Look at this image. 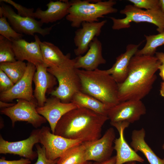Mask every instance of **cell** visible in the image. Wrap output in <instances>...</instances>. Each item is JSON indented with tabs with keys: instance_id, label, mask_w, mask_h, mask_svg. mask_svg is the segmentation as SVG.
<instances>
[{
	"instance_id": "obj_6",
	"label": "cell",
	"mask_w": 164,
	"mask_h": 164,
	"mask_svg": "<svg viewBox=\"0 0 164 164\" xmlns=\"http://www.w3.org/2000/svg\"><path fill=\"white\" fill-rule=\"evenodd\" d=\"M47 70L55 77L59 83L58 87L50 91V94L63 103L71 102L73 96L80 91L81 88L80 78L74 67H50Z\"/></svg>"
},
{
	"instance_id": "obj_10",
	"label": "cell",
	"mask_w": 164,
	"mask_h": 164,
	"mask_svg": "<svg viewBox=\"0 0 164 164\" xmlns=\"http://www.w3.org/2000/svg\"><path fill=\"white\" fill-rule=\"evenodd\" d=\"M115 139L114 130L113 128H110L99 138L82 143L86 160L102 162L110 158L114 150L113 144Z\"/></svg>"
},
{
	"instance_id": "obj_29",
	"label": "cell",
	"mask_w": 164,
	"mask_h": 164,
	"mask_svg": "<svg viewBox=\"0 0 164 164\" xmlns=\"http://www.w3.org/2000/svg\"><path fill=\"white\" fill-rule=\"evenodd\" d=\"M7 19L4 16L0 18V35L10 40L22 39L23 34L15 30L7 21Z\"/></svg>"
},
{
	"instance_id": "obj_21",
	"label": "cell",
	"mask_w": 164,
	"mask_h": 164,
	"mask_svg": "<svg viewBox=\"0 0 164 164\" xmlns=\"http://www.w3.org/2000/svg\"><path fill=\"white\" fill-rule=\"evenodd\" d=\"M128 45L125 53L116 58V61L112 67L106 70L118 84L123 83L127 77L129 64L132 57L134 56L138 48L142 43Z\"/></svg>"
},
{
	"instance_id": "obj_32",
	"label": "cell",
	"mask_w": 164,
	"mask_h": 164,
	"mask_svg": "<svg viewBox=\"0 0 164 164\" xmlns=\"http://www.w3.org/2000/svg\"><path fill=\"white\" fill-rule=\"evenodd\" d=\"M37 153V159L34 164H56L58 159L51 160L48 159L46 156L45 149L43 146H41L39 144L36 145Z\"/></svg>"
},
{
	"instance_id": "obj_2",
	"label": "cell",
	"mask_w": 164,
	"mask_h": 164,
	"mask_svg": "<svg viewBox=\"0 0 164 164\" xmlns=\"http://www.w3.org/2000/svg\"><path fill=\"white\" fill-rule=\"evenodd\" d=\"M107 116L84 108H77L64 114L57 123L54 134L84 142L101 137Z\"/></svg>"
},
{
	"instance_id": "obj_18",
	"label": "cell",
	"mask_w": 164,
	"mask_h": 164,
	"mask_svg": "<svg viewBox=\"0 0 164 164\" xmlns=\"http://www.w3.org/2000/svg\"><path fill=\"white\" fill-rule=\"evenodd\" d=\"M102 44L97 37H95L89 46V49L84 56H77L74 59L75 69H82L87 71H93L106 61L102 56Z\"/></svg>"
},
{
	"instance_id": "obj_14",
	"label": "cell",
	"mask_w": 164,
	"mask_h": 164,
	"mask_svg": "<svg viewBox=\"0 0 164 164\" xmlns=\"http://www.w3.org/2000/svg\"><path fill=\"white\" fill-rule=\"evenodd\" d=\"M78 108L73 102L64 103L56 97L47 98L44 105L37 107L38 113L48 121L52 133L54 134L56 125L61 117L66 113Z\"/></svg>"
},
{
	"instance_id": "obj_20",
	"label": "cell",
	"mask_w": 164,
	"mask_h": 164,
	"mask_svg": "<svg viewBox=\"0 0 164 164\" xmlns=\"http://www.w3.org/2000/svg\"><path fill=\"white\" fill-rule=\"evenodd\" d=\"M36 67L33 79L35 85L33 95L38 107H42L47 99L46 96L47 91L51 89L56 85V78L48 71L47 68L43 64Z\"/></svg>"
},
{
	"instance_id": "obj_5",
	"label": "cell",
	"mask_w": 164,
	"mask_h": 164,
	"mask_svg": "<svg viewBox=\"0 0 164 164\" xmlns=\"http://www.w3.org/2000/svg\"><path fill=\"white\" fill-rule=\"evenodd\" d=\"M120 14L125 17L117 19L110 17L113 22L112 29L119 30L129 28L132 22H146L153 24L157 27L159 33L164 31V14L159 9L156 10H144L134 5H128L120 11Z\"/></svg>"
},
{
	"instance_id": "obj_31",
	"label": "cell",
	"mask_w": 164,
	"mask_h": 164,
	"mask_svg": "<svg viewBox=\"0 0 164 164\" xmlns=\"http://www.w3.org/2000/svg\"><path fill=\"white\" fill-rule=\"evenodd\" d=\"M0 1V2L9 4L13 6L17 10V14L19 15L35 18L34 9L33 8H27L12 0H1Z\"/></svg>"
},
{
	"instance_id": "obj_37",
	"label": "cell",
	"mask_w": 164,
	"mask_h": 164,
	"mask_svg": "<svg viewBox=\"0 0 164 164\" xmlns=\"http://www.w3.org/2000/svg\"><path fill=\"white\" fill-rule=\"evenodd\" d=\"M15 104L13 103H8L1 101H0V108L1 109L9 108L13 106Z\"/></svg>"
},
{
	"instance_id": "obj_11",
	"label": "cell",
	"mask_w": 164,
	"mask_h": 164,
	"mask_svg": "<svg viewBox=\"0 0 164 164\" xmlns=\"http://www.w3.org/2000/svg\"><path fill=\"white\" fill-rule=\"evenodd\" d=\"M36 70L35 65L28 62L26 71L22 78L10 89L0 93V101L8 102L17 99L37 102L33 94L32 87Z\"/></svg>"
},
{
	"instance_id": "obj_1",
	"label": "cell",
	"mask_w": 164,
	"mask_h": 164,
	"mask_svg": "<svg viewBox=\"0 0 164 164\" xmlns=\"http://www.w3.org/2000/svg\"><path fill=\"white\" fill-rule=\"evenodd\" d=\"M161 64L155 56L135 55L131 59L127 77L118 84L120 102L141 100L150 93L156 79L155 73Z\"/></svg>"
},
{
	"instance_id": "obj_30",
	"label": "cell",
	"mask_w": 164,
	"mask_h": 164,
	"mask_svg": "<svg viewBox=\"0 0 164 164\" xmlns=\"http://www.w3.org/2000/svg\"><path fill=\"white\" fill-rule=\"evenodd\" d=\"M137 8L146 10H156L159 9V0H129Z\"/></svg>"
},
{
	"instance_id": "obj_35",
	"label": "cell",
	"mask_w": 164,
	"mask_h": 164,
	"mask_svg": "<svg viewBox=\"0 0 164 164\" xmlns=\"http://www.w3.org/2000/svg\"><path fill=\"white\" fill-rule=\"evenodd\" d=\"M116 156L111 157L108 159L102 162H94L92 164H115L116 162Z\"/></svg>"
},
{
	"instance_id": "obj_7",
	"label": "cell",
	"mask_w": 164,
	"mask_h": 164,
	"mask_svg": "<svg viewBox=\"0 0 164 164\" xmlns=\"http://www.w3.org/2000/svg\"><path fill=\"white\" fill-rule=\"evenodd\" d=\"M5 17L14 29L17 32L35 36L36 33L43 36L50 34L54 24L50 27L43 28L40 21L35 18L24 17L16 13L11 6L2 4L0 6V17Z\"/></svg>"
},
{
	"instance_id": "obj_19",
	"label": "cell",
	"mask_w": 164,
	"mask_h": 164,
	"mask_svg": "<svg viewBox=\"0 0 164 164\" xmlns=\"http://www.w3.org/2000/svg\"><path fill=\"white\" fill-rule=\"evenodd\" d=\"M43 64L47 68L53 67H73L75 60L70 55H64L60 48L53 43L46 41L40 42Z\"/></svg>"
},
{
	"instance_id": "obj_8",
	"label": "cell",
	"mask_w": 164,
	"mask_h": 164,
	"mask_svg": "<svg viewBox=\"0 0 164 164\" xmlns=\"http://www.w3.org/2000/svg\"><path fill=\"white\" fill-rule=\"evenodd\" d=\"M37 107L36 102L19 99L13 106L1 109L0 112L9 118L13 127L17 121H25L37 128L47 121L38 113Z\"/></svg>"
},
{
	"instance_id": "obj_3",
	"label": "cell",
	"mask_w": 164,
	"mask_h": 164,
	"mask_svg": "<svg viewBox=\"0 0 164 164\" xmlns=\"http://www.w3.org/2000/svg\"><path fill=\"white\" fill-rule=\"evenodd\" d=\"M75 69L80 81V91L97 99L109 108L120 103L118 84L106 70Z\"/></svg>"
},
{
	"instance_id": "obj_36",
	"label": "cell",
	"mask_w": 164,
	"mask_h": 164,
	"mask_svg": "<svg viewBox=\"0 0 164 164\" xmlns=\"http://www.w3.org/2000/svg\"><path fill=\"white\" fill-rule=\"evenodd\" d=\"M155 56L161 64L164 65V53L162 52H156Z\"/></svg>"
},
{
	"instance_id": "obj_22",
	"label": "cell",
	"mask_w": 164,
	"mask_h": 164,
	"mask_svg": "<svg viewBox=\"0 0 164 164\" xmlns=\"http://www.w3.org/2000/svg\"><path fill=\"white\" fill-rule=\"evenodd\" d=\"M70 5V2L68 0H50L46 5L47 8L46 10L37 8L34 12V17L39 19L43 24L53 23L66 17Z\"/></svg>"
},
{
	"instance_id": "obj_9",
	"label": "cell",
	"mask_w": 164,
	"mask_h": 164,
	"mask_svg": "<svg viewBox=\"0 0 164 164\" xmlns=\"http://www.w3.org/2000/svg\"><path fill=\"white\" fill-rule=\"evenodd\" d=\"M40 129L39 143L44 147L46 157L50 160L59 159L70 148L83 143L79 140L70 139L53 134L48 126H43Z\"/></svg>"
},
{
	"instance_id": "obj_12",
	"label": "cell",
	"mask_w": 164,
	"mask_h": 164,
	"mask_svg": "<svg viewBox=\"0 0 164 164\" xmlns=\"http://www.w3.org/2000/svg\"><path fill=\"white\" fill-rule=\"evenodd\" d=\"M145 106L141 100L121 102L108 109L107 115L110 122H126L132 123L146 113Z\"/></svg>"
},
{
	"instance_id": "obj_43",
	"label": "cell",
	"mask_w": 164,
	"mask_h": 164,
	"mask_svg": "<svg viewBox=\"0 0 164 164\" xmlns=\"http://www.w3.org/2000/svg\"><path fill=\"white\" fill-rule=\"evenodd\" d=\"M162 149H163L164 150V143L163 144V145L162 146Z\"/></svg>"
},
{
	"instance_id": "obj_33",
	"label": "cell",
	"mask_w": 164,
	"mask_h": 164,
	"mask_svg": "<svg viewBox=\"0 0 164 164\" xmlns=\"http://www.w3.org/2000/svg\"><path fill=\"white\" fill-rule=\"evenodd\" d=\"M10 78L2 70L0 69V91L2 92L11 88L14 85Z\"/></svg>"
},
{
	"instance_id": "obj_39",
	"label": "cell",
	"mask_w": 164,
	"mask_h": 164,
	"mask_svg": "<svg viewBox=\"0 0 164 164\" xmlns=\"http://www.w3.org/2000/svg\"><path fill=\"white\" fill-rule=\"evenodd\" d=\"M159 6L160 9L164 14V0H159Z\"/></svg>"
},
{
	"instance_id": "obj_34",
	"label": "cell",
	"mask_w": 164,
	"mask_h": 164,
	"mask_svg": "<svg viewBox=\"0 0 164 164\" xmlns=\"http://www.w3.org/2000/svg\"><path fill=\"white\" fill-rule=\"evenodd\" d=\"M31 161L26 158H22L17 160H7L4 157L0 159V164H30Z\"/></svg>"
},
{
	"instance_id": "obj_13",
	"label": "cell",
	"mask_w": 164,
	"mask_h": 164,
	"mask_svg": "<svg viewBox=\"0 0 164 164\" xmlns=\"http://www.w3.org/2000/svg\"><path fill=\"white\" fill-rule=\"evenodd\" d=\"M40 129L33 130L27 138L18 141L10 142L0 136V153L18 155L33 160L37 157L36 151L33 150L34 145L39 143Z\"/></svg>"
},
{
	"instance_id": "obj_17",
	"label": "cell",
	"mask_w": 164,
	"mask_h": 164,
	"mask_svg": "<svg viewBox=\"0 0 164 164\" xmlns=\"http://www.w3.org/2000/svg\"><path fill=\"white\" fill-rule=\"evenodd\" d=\"M112 126L118 131L119 137L115 138L114 142V150L116 152L115 164H123L131 162L143 163L144 159L138 155L125 140L124 135L125 129L128 125L122 122L113 123Z\"/></svg>"
},
{
	"instance_id": "obj_41",
	"label": "cell",
	"mask_w": 164,
	"mask_h": 164,
	"mask_svg": "<svg viewBox=\"0 0 164 164\" xmlns=\"http://www.w3.org/2000/svg\"><path fill=\"white\" fill-rule=\"evenodd\" d=\"M125 164H136V162H131L126 163Z\"/></svg>"
},
{
	"instance_id": "obj_16",
	"label": "cell",
	"mask_w": 164,
	"mask_h": 164,
	"mask_svg": "<svg viewBox=\"0 0 164 164\" xmlns=\"http://www.w3.org/2000/svg\"><path fill=\"white\" fill-rule=\"evenodd\" d=\"M34 37L35 41L31 42L22 39L11 41L16 60H26L36 67L43 64V61L40 46L41 41L36 35Z\"/></svg>"
},
{
	"instance_id": "obj_15",
	"label": "cell",
	"mask_w": 164,
	"mask_h": 164,
	"mask_svg": "<svg viewBox=\"0 0 164 164\" xmlns=\"http://www.w3.org/2000/svg\"><path fill=\"white\" fill-rule=\"evenodd\" d=\"M107 22L106 20L94 22H84L81 28L75 32L73 41L76 48L74 52L77 56L82 55L89 49L90 43L95 37L99 36L102 27Z\"/></svg>"
},
{
	"instance_id": "obj_42",
	"label": "cell",
	"mask_w": 164,
	"mask_h": 164,
	"mask_svg": "<svg viewBox=\"0 0 164 164\" xmlns=\"http://www.w3.org/2000/svg\"><path fill=\"white\" fill-rule=\"evenodd\" d=\"M92 163L90 161H87L86 164H92Z\"/></svg>"
},
{
	"instance_id": "obj_23",
	"label": "cell",
	"mask_w": 164,
	"mask_h": 164,
	"mask_svg": "<svg viewBox=\"0 0 164 164\" xmlns=\"http://www.w3.org/2000/svg\"><path fill=\"white\" fill-rule=\"evenodd\" d=\"M145 131L143 128L134 130L132 132L130 146L136 152H141L147 159L149 164H164V158L158 157L145 140Z\"/></svg>"
},
{
	"instance_id": "obj_4",
	"label": "cell",
	"mask_w": 164,
	"mask_h": 164,
	"mask_svg": "<svg viewBox=\"0 0 164 164\" xmlns=\"http://www.w3.org/2000/svg\"><path fill=\"white\" fill-rule=\"evenodd\" d=\"M71 5L66 18L71 22L73 27L79 28L84 22H99V19L104 15L117 12L113 7L116 4L114 0L103 1L73 0L70 1Z\"/></svg>"
},
{
	"instance_id": "obj_25",
	"label": "cell",
	"mask_w": 164,
	"mask_h": 164,
	"mask_svg": "<svg viewBox=\"0 0 164 164\" xmlns=\"http://www.w3.org/2000/svg\"><path fill=\"white\" fill-rule=\"evenodd\" d=\"M85 151L82 143L67 150L58 159L56 164H86Z\"/></svg>"
},
{
	"instance_id": "obj_40",
	"label": "cell",
	"mask_w": 164,
	"mask_h": 164,
	"mask_svg": "<svg viewBox=\"0 0 164 164\" xmlns=\"http://www.w3.org/2000/svg\"><path fill=\"white\" fill-rule=\"evenodd\" d=\"M160 95L164 99V80L161 84V88L160 91Z\"/></svg>"
},
{
	"instance_id": "obj_38",
	"label": "cell",
	"mask_w": 164,
	"mask_h": 164,
	"mask_svg": "<svg viewBox=\"0 0 164 164\" xmlns=\"http://www.w3.org/2000/svg\"><path fill=\"white\" fill-rule=\"evenodd\" d=\"M159 75L163 80H164V65L161 64L159 67Z\"/></svg>"
},
{
	"instance_id": "obj_24",
	"label": "cell",
	"mask_w": 164,
	"mask_h": 164,
	"mask_svg": "<svg viewBox=\"0 0 164 164\" xmlns=\"http://www.w3.org/2000/svg\"><path fill=\"white\" fill-rule=\"evenodd\" d=\"M71 102L73 103L78 108H85L107 116L109 108L107 106L95 98L80 91L74 94Z\"/></svg>"
},
{
	"instance_id": "obj_26",
	"label": "cell",
	"mask_w": 164,
	"mask_h": 164,
	"mask_svg": "<svg viewBox=\"0 0 164 164\" xmlns=\"http://www.w3.org/2000/svg\"><path fill=\"white\" fill-rule=\"evenodd\" d=\"M26 68L27 63L20 60L0 63V69L8 76L14 84L22 78Z\"/></svg>"
},
{
	"instance_id": "obj_27",
	"label": "cell",
	"mask_w": 164,
	"mask_h": 164,
	"mask_svg": "<svg viewBox=\"0 0 164 164\" xmlns=\"http://www.w3.org/2000/svg\"><path fill=\"white\" fill-rule=\"evenodd\" d=\"M146 43L141 50H138L135 55L154 56L157 48L164 45V31L156 35H145Z\"/></svg>"
},
{
	"instance_id": "obj_28",
	"label": "cell",
	"mask_w": 164,
	"mask_h": 164,
	"mask_svg": "<svg viewBox=\"0 0 164 164\" xmlns=\"http://www.w3.org/2000/svg\"><path fill=\"white\" fill-rule=\"evenodd\" d=\"M16 61L12 41L0 35V63Z\"/></svg>"
}]
</instances>
